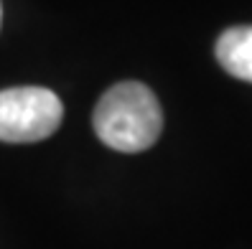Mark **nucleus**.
<instances>
[{
	"mask_svg": "<svg viewBox=\"0 0 252 249\" xmlns=\"http://www.w3.org/2000/svg\"><path fill=\"white\" fill-rule=\"evenodd\" d=\"M92 125L107 148L117 153H143L160 138L163 112L151 86L120 82L99 97Z\"/></svg>",
	"mask_w": 252,
	"mask_h": 249,
	"instance_id": "1",
	"label": "nucleus"
},
{
	"mask_svg": "<svg viewBox=\"0 0 252 249\" xmlns=\"http://www.w3.org/2000/svg\"><path fill=\"white\" fill-rule=\"evenodd\" d=\"M64 117V107L51 89L16 86L0 92V140L38 142L54 135Z\"/></svg>",
	"mask_w": 252,
	"mask_h": 249,
	"instance_id": "2",
	"label": "nucleus"
},
{
	"mask_svg": "<svg viewBox=\"0 0 252 249\" xmlns=\"http://www.w3.org/2000/svg\"><path fill=\"white\" fill-rule=\"evenodd\" d=\"M217 61L234 79L252 82V26L227 28L219 36Z\"/></svg>",
	"mask_w": 252,
	"mask_h": 249,
	"instance_id": "3",
	"label": "nucleus"
},
{
	"mask_svg": "<svg viewBox=\"0 0 252 249\" xmlns=\"http://www.w3.org/2000/svg\"><path fill=\"white\" fill-rule=\"evenodd\" d=\"M0 18H3V10H0Z\"/></svg>",
	"mask_w": 252,
	"mask_h": 249,
	"instance_id": "4",
	"label": "nucleus"
}]
</instances>
